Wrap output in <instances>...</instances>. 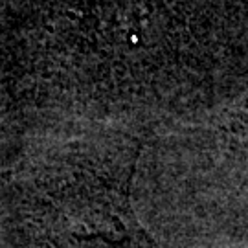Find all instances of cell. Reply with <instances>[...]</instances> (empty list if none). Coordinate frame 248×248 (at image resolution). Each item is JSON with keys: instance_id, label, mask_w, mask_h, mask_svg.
Segmentation results:
<instances>
[{"instance_id": "1", "label": "cell", "mask_w": 248, "mask_h": 248, "mask_svg": "<svg viewBox=\"0 0 248 248\" xmlns=\"http://www.w3.org/2000/svg\"><path fill=\"white\" fill-rule=\"evenodd\" d=\"M133 166L81 171L61 191L52 228L55 248H156L129 201Z\"/></svg>"}, {"instance_id": "2", "label": "cell", "mask_w": 248, "mask_h": 248, "mask_svg": "<svg viewBox=\"0 0 248 248\" xmlns=\"http://www.w3.org/2000/svg\"><path fill=\"white\" fill-rule=\"evenodd\" d=\"M237 145H239L241 153H243V158L248 166V122L239 129L237 133Z\"/></svg>"}]
</instances>
